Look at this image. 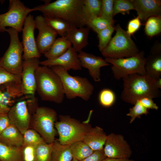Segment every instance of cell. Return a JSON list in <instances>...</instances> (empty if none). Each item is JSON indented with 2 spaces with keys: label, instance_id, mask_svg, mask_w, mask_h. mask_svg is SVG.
<instances>
[{
  "label": "cell",
  "instance_id": "6da1fadb",
  "mask_svg": "<svg viewBox=\"0 0 161 161\" xmlns=\"http://www.w3.org/2000/svg\"><path fill=\"white\" fill-rule=\"evenodd\" d=\"M83 7V0H57L32 9L44 16L60 18L79 28L85 26Z\"/></svg>",
  "mask_w": 161,
  "mask_h": 161
},
{
  "label": "cell",
  "instance_id": "7a4b0ae2",
  "mask_svg": "<svg viewBox=\"0 0 161 161\" xmlns=\"http://www.w3.org/2000/svg\"><path fill=\"white\" fill-rule=\"evenodd\" d=\"M123 89L120 97L126 103L134 105L144 97H160L161 92L156 85V80L147 75L133 74L122 78Z\"/></svg>",
  "mask_w": 161,
  "mask_h": 161
},
{
  "label": "cell",
  "instance_id": "3957f363",
  "mask_svg": "<svg viewBox=\"0 0 161 161\" xmlns=\"http://www.w3.org/2000/svg\"><path fill=\"white\" fill-rule=\"evenodd\" d=\"M35 76L36 91L42 100L58 104L63 102L65 95L61 81L51 68L39 66Z\"/></svg>",
  "mask_w": 161,
  "mask_h": 161
},
{
  "label": "cell",
  "instance_id": "277c9868",
  "mask_svg": "<svg viewBox=\"0 0 161 161\" xmlns=\"http://www.w3.org/2000/svg\"><path fill=\"white\" fill-rule=\"evenodd\" d=\"M60 78L65 95L70 100L80 97L88 101L94 89L93 85L86 78L70 75L64 67L55 66L50 67Z\"/></svg>",
  "mask_w": 161,
  "mask_h": 161
},
{
  "label": "cell",
  "instance_id": "5b68a950",
  "mask_svg": "<svg viewBox=\"0 0 161 161\" xmlns=\"http://www.w3.org/2000/svg\"><path fill=\"white\" fill-rule=\"evenodd\" d=\"M59 118L55 127L59 135L57 140L62 145H69L82 141L92 127L88 122H81L69 115H60Z\"/></svg>",
  "mask_w": 161,
  "mask_h": 161
},
{
  "label": "cell",
  "instance_id": "8992f818",
  "mask_svg": "<svg viewBox=\"0 0 161 161\" xmlns=\"http://www.w3.org/2000/svg\"><path fill=\"white\" fill-rule=\"evenodd\" d=\"M114 28L116 33L101 52L102 55L105 58L116 59L131 57L138 53L139 50L131 35L119 24Z\"/></svg>",
  "mask_w": 161,
  "mask_h": 161
},
{
  "label": "cell",
  "instance_id": "52a82bcc",
  "mask_svg": "<svg viewBox=\"0 0 161 161\" xmlns=\"http://www.w3.org/2000/svg\"><path fill=\"white\" fill-rule=\"evenodd\" d=\"M10 36V42L7 49L0 58V65L13 74L21 75L23 61V48L18 37V32L12 28L6 29Z\"/></svg>",
  "mask_w": 161,
  "mask_h": 161
},
{
  "label": "cell",
  "instance_id": "ba28073f",
  "mask_svg": "<svg viewBox=\"0 0 161 161\" xmlns=\"http://www.w3.org/2000/svg\"><path fill=\"white\" fill-rule=\"evenodd\" d=\"M57 114L54 109L45 106H37L32 116L33 129L38 132L47 143L55 141L56 131L55 124Z\"/></svg>",
  "mask_w": 161,
  "mask_h": 161
},
{
  "label": "cell",
  "instance_id": "9c48e42d",
  "mask_svg": "<svg viewBox=\"0 0 161 161\" xmlns=\"http://www.w3.org/2000/svg\"><path fill=\"white\" fill-rule=\"evenodd\" d=\"M105 60L112 65L111 70L114 77L117 80L133 74L146 75L145 69L146 58L143 51L128 58L116 59L105 58Z\"/></svg>",
  "mask_w": 161,
  "mask_h": 161
},
{
  "label": "cell",
  "instance_id": "30bf717a",
  "mask_svg": "<svg viewBox=\"0 0 161 161\" xmlns=\"http://www.w3.org/2000/svg\"><path fill=\"white\" fill-rule=\"evenodd\" d=\"M33 11L32 8L26 7L20 0H10L8 11L0 14V32H5L7 27L21 32L27 17Z\"/></svg>",
  "mask_w": 161,
  "mask_h": 161
},
{
  "label": "cell",
  "instance_id": "8fae6325",
  "mask_svg": "<svg viewBox=\"0 0 161 161\" xmlns=\"http://www.w3.org/2000/svg\"><path fill=\"white\" fill-rule=\"evenodd\" d=\"M24 95L10 108L7 114L10 123L23 135L29 129L31 117L29 103L32 97Z\"/></svg>",
  "mask_w": 161,
  "mask_h": 161
},
{
  "label": "cell",
  "instance_id": "7c38bea8",
  "mask_svg": "<svg viewBox=\"0 0 161 161\" xmlns=\"http://www.w3.org/2000/svg\"><path fill=\"white\" fill-rule=\"evenodd\" d=\"M24 95L21 80L10 81L0 85V114H7Z\"/></svg>",
  "mask_w": 161,
  "mask_h": 161
},
{
  "label": "cell",
  "instance_id": "4fadbf2b",
  "mask_svg": "<svg viewBox=\"0 0 161 161\" xmlns=\"http://www.w3.org/2000/svg\"><path fill=\"white\" fill-rule=\"evenodd\" d=\"M103 150L106 157L129 159L132 154L131 148L123 135L112 133L107 136Z\"/></svg>",
  "mask_w": 161,
  "mask_h": 161
},
{
  "label": "cell",
  "instance_id": "5bb4252c",
  "mask_svg": "<svg viewBox=\"0 0 161 161\" xmlns=\"http://www.w3.org/2000/svg\"><path fill=\"white\" fill-rule=\"evenodd\" d=\"M35 29L33 16L29 14L25 19L22 30V43L23 48L22 59L24 60L34 58H39L41 56L35 38Z\"/></svg>",
  "mask_w": 161,
  "mask_h": 161
},
{
  "label": "cell",
  "instance_id": "9a60e30c",
  "mask_svg": "<svg viewBox=\"0 0 161 161\" xmlns=\"http://www.w3.org/2000/svg\"><path fill=\"white\" fill-rule=\"evenodd\" d=\"M35 28L39 31L36 40L38 50L41 54H44L49 49L56 39V32L46 23L44 18L38 15L34 19Z\"/></svg>",
  "mask_w": 161,
  "mask_h": 161
},
{
  "label": "cell",
  "instance_id": "2e32d148",
  "mask_svg": "<svg viewBox=\"0 0 161 161\" xmlns=\"http://www.w3.org/2000/svg\"><path fill=\"white\" fill-rule=\"evenodd\" d=\"M40 62L39 58H37L23 61L21 82L25 95L35 96L36 91L35 73Z\"/></svg>",
  "mask_w": 161,
  "mask_h": 161
},
{
  "label": "cell",
  "instance_id": "e0dca14e",
  "mask_svg": "<svg viewBox=\"0 0 161 161\" xmlns=\"http://www.w3.org/2000/svg\"><path fill=\"white\" fill-rule=\"evenodd\" d=\"M40 64L50 68L59 66L64 67L68 71L70 69L81 70L82 69L78 53L72 46L60 56L53 59H47L40 61Z\"/></svg>",
  "mask_w": 161,
  "mask_h": 161
},
{
  "label": "cell",
  "instance_id": "ac0fdd59",
  "mask_svg": "<svg viewBox=\"0 0 161 161\" xmlns=\"http://www.w3.org/2000/svg\"><path fill=\"white\" fill-rule=\"evenodd\" d=\"M78 56L81 67L88 69L90 76L94 81H100V68L110 64L101 57L83 51L79 52Z\"/></svg>",
  "mask_w": 161,
  "mask_h": 161
},
{
  "label": "cell",
  "instance_id": "d6986e66",
  "mask_svg": "<svg viewBox=\"0 0 161 161\" xmlns=\"http://www.w3.org/2000/svg\"><path fill=\"white\" fill-rule=\"evenodd\" d=\"M140 20L146 21L153 16H161V1L131 0Z\"/></svg>",
  "mask_w": 161,
  "mask_h": 161
},
{
  "label": "cell",
  "instance_id": "ffe728a7",
  "mask_svg": "<svg viewBox=\"0 0 161 161\" xmlns=\"http://www.w3.org/2000/svg\"><path fill=\"white\" fill-rule=\"evenodd\" d=\"M89 32V27L78 28L70 24L65 37L70 41L75 50L79 53L88 44Z\"/></svg>",
  "mask_w": 161,
  "mask_h": 161
},
{
  "label": "cell",
  "instance_id": "44dd1931",
  "mask_svg": "<svg viewBox=\"0 0 161 161\" xmlns=\"http://www.w3.org/2000/svg\"><path fill=\"white\" fill-rule=\"evenodd\" d=\"M107 135L101 127H92L85 135L82 141L89 146L93 151L103 148Z\"/></svg>",
  "mask_w": 161,
  "mask_h": 161
},
{
  "label": "cell",
  "instance_id": "7402d4cb",
  "mask_svg": "<svg viewBox=\"0 0 161 161\" xmlns=\"http://www.w3.org/2000/svg\"><path fill=\"white\" fill-rule=\"evenodd\" d=\"M23 139V135L11 123L0 135V143L9 146L22 147Z\"/></svg>",
  "mask_w": 161,
  "mask_h": 161
},
{
  "label": "cell",
  "instance_id": "603a6c76",
  "mask_svg": "<svg viewBox=\"0 0 161 161\" xmlns=\"http://www.w3.org/2000/svg\"><path fill=\"white\" fill-rule=\"evenodd\" d=\"M145 69L146 75L155 79L161 76V53L150 54L146 58Z\"/></svg>",
  "mask_w": 161,
  "mask_h": 161
},
{
  "label": "cell",
  "instance_id": "cb8c5ba5",
  "mask_svg": "<svg viewBox=\"0 0 161 161\" xmlns=\"http://www.w3.org/2000/svg\"><path fill=\"white\" fill-rule=\"evenodd\" d=\"M70 41L66 37L56 39L49 50L44 55L47 59H53L60 56L72 46Z\"/></svg>",
  "mask_w": 161,
  "mask_h": 161
},
{
  "label": "cell",
  "instance_id": "d4e9b609",
  "mask_svg": "<svg viewBox=\"0 0 161 161\" xmlns=\"http://www.w3.org/2000/svg\"><path fill=\"white\" fill-rule=\"evenodd\" d=\"M0 161H24L22 147L9 146L0 143Z\"/></svg>",
  "mask_w": 161,
  "mask_h": 161
},
{
  "label": "cell",
  "instance_id": "484cf974",
  "mask_svg": "<svg viewBox=\"0 0 161 161\" xmlns=\"http://www.w3.org/2000/svg\"><path fill=\"white\" fill-rule=\"evenodd\" d=\"M72 159L69 145L61 144L55 140L50 161H72Z\"/></svg>",
  "mask_w": 161,
  "mask_h": 161
},
{
  "label": "cell",
  "instance_id": "4316f807",
  "mask_svg": "<svg viewBox=\"0 0 161 161\" xmlns=\"http://www.w3.org/2000/svg\"><path fill=\"white\" fill-rule=\"evenodd\" d=\"M69 147L73 159L78 161L84 159L94 151L82 141L74 143L69 145Z\"/></svg>",
  "mask_w": 161,
  "mask_h": 161
},
{
  "label": "cell",
  "instance_id": "83f0119b",
  "mask_svg": "<svg viewBox=\"0 0 161 161\" xmlns=\"http://www.w3.org/2000/svg\"><path fill=\"white\" fill-rule=\"evenodd\" d=\"M85 25L97 33L100 31L111 25H113L107 20L100 16L89 14L83 11Z\"/></svg>",
  "mask_w": 161,
  "mask_h": 161
},
{
  "label": "cell",
  "instance_id": "f1b7e54d",
  "mask_svg": "<svg viewBox=\"0 0 161 161\" xmlns=\"http://www.w3.org/2000/svg\"><path fill=\"white\" fill-rule=\"evenodd\" d=\"M47 24L61 37H65L70 25L68 22L60 18L44 16Z\"/></svg>",
  "mask_w": 161,
  "mask_h": 161
},
{
  "label": "cell",
  "instance_id": "f546056e",
  "mask_svg": "<svg viewBox=\"0 0 161 161\" xmlns=\"http://www.w3.org/2000/svg\"><path fill=\"white\" fill-rule=\"evenodd\" d=\"M145 32L148 36L152 37L159 34L161 32V16H153L146 21Z\"/></svg>",
  "mask_w": 161,
  "mask_h": 161
},
{
  "label": "cell",
  "instance_id": "4dcf8cb0",
  "mask_svg": "<svg viewBox=\"0 0 161 161\" xmlns=\"http://www.w3.org/2000/svg\"><path fill=\"white\" fill-rule=\"evenodd\" d=\"M22 147L27 146L37 147L46 143L40 134L34 129H28L23 134Z\"/></svg>",
  "mask_w": 161,
  "mask_h": 161
},
{
  "label": "cell",
  "instance_id": "1f68e13d",
  "mask_svg": "<svg viewBox=\"0 0 161 161\" xmlns=\"http://www.w3.org/2000/svg\"><path fill=\"white\" fill-rule=\"evenodd\" d=\"M54 142L45 143L37 146L35 161H50Z\"/></svg>",
  "mask_w": 161,
  "mask_h": 161
},
{
  "label": "cell",
  "instance_id": "d6a6232c",
  "mask_svg": "<svg viewBox=\"0 0 161 161\" xmlns=\"http://www.w3.org/2000/svg\"><path fill=\"white\" fill-rule=\"evenodd\" d=\"M115 28L111 25L100 31L97 33L99 39L98 46L100 51L101 52L108 45L112 39V35Z\"/></svg>",
  "mask_w": 161,
  "mask_h": 161
},
{
  "label": "cell",
  "instance_id": "836d02e7",
  "mask_svg": "<svg viewBox=\"0 0 161 161\" xmlns=\"http://www.w3.org/2000/svg\"><path fill=\"white\" fill-rule=\"evenodd\" d=\"M134 10V7L131 0H114L113 17L119 13L129 14L130 10Z\"/></svg>",
  "mask_w": 161,
  "mask_h": 161
},
{
  "label": "cell",
  "instance_id": "e575fe53",
  "mask_svg": "<svg viewBox=\"0 0 161 161\" xmlns=\"http://www.w3.org/2000/svg\"><path fill=\"white\" fill-rule=\"evenodd\" d=\"M83 11L89 14L100 16L102 1L100 0H83Z\"/></svg>",
  "mask_w": 161,
  "mask_h": 161
},
{
  "label": "cell",
  "instance_id": "d590c367",
  "mask_svg": "<svg viewBox=\"0 0 161 161\" xmlns=\"http://www.w3.org/2000/svg\"><path fill=\"white\" fill-rule=\"evenodd\" d=\"M100 17L107 20L113 25L115 22L113 18L114 0H102Z\"/></svg>",
  "mask_w": 161,
  "mask_h": 161
},
{
  "label": "cell",
  "instance_id": "8d00e7d4",
  "mask_svg": "<svg viewBox=\"0 0 161 161\" xmlns=\"http://www.w3.org/2000/svg\"><path fill=\"white\" fill-rule=\"evenodd\" d=\"M98 99L100 104L105 107H109L114 103L115 100V95L114 92L108 89H102L100 92Z\"/></svg>",
  "mask_w": 161,
  "mask_h": 161
},
{
  "label": "cell",
  "instance_id": "74e56055",
  "mask_svg": "<svg viewBox=\"0 0 161 161\" xmlns=\"http://www.w3.org/2000/svg\"><path fill=\"white\" fill-rule=\"evenodd\" d=\"M134 106L129 109V112L126 115L130 117V123H132L137 118H140L141 116L143 114L147 115L149 114L148 109L144 107L140 102L139 100H137Z\"/></svg>",
  "mask_w": 161,
  "mask_h": 161
},
{
  "label": "cell",
  "instance_id": "f35d334b",
  "mask_svg": "<svg viewBox=\"0 0 161 161\" xmlns=\"http://www.w3.org/2000/svg\"><path fill=\"white\" fill-rule=\"evenodd\" d=\"M21 80V75L11 74L0 65V85L12 81Z\"/></svg>",
  "mask_w": 161,
  "mask_h": 161
},
{
  "label": "cell",
  "instance_id": "ab89813d",
  "mask_svg": "<svg viewBox=\"0 0 161 161\" xmlns=\"http://www.w3.org/2000/svg\"><path fill=\"white\" fill-rule=\"evenodd\" d=\"M36 147L32 146L22 147L24 161H35Z\"/></svg>",
  "mask_w": 161,
  "mask_h": 161
},
{
  "label": "cell",
  "instance_id": "60d3db41",
  "mask_svg": "<svg viewBox=\"0 0 161 161\" xmlns=\"http://www.w3.org/2000/svg\"><path fill=\"white\" fill-rule=\"evenodd\" d=\"M141 25L140 20L137 16L129 22L126 32L129 35H131L137 31Z\"/></svg>",
  "mask_w": 161,
  "mask_h": 161
},
{
  "label": "cell",
  "instance_id": "b9f144b4",
  "mask_svg": "<svg viewBox=\"0 0 161 161\" xmlns=\"http://www.w3.org/2000/svg\"><path fill=\"white\" fill-rule=\"evenodd\" d=\"M106 158L103 149L94 151L91 155L80 161H101Z\"/></svg>",
  "mask_w": 161,
  "mask_h": 161
},
{
  "label": "cell",
  "instance_id": "7bdbcfd3",
  "mask_svg": "<svg viewBox=\"0 0 161 161\" xmlns=\"http://www.w3.org/2000/svg\"><path fill=\"white\" fill-rule=\"evenodd\" d=\"M140 103L147 109H151L157 110L158 106L154 103L153 99L149 97H144L139 100Z\"/></svg>",
  "mask_w": 161,
  "mask_h": 161
},
{
  "label": "cell",
  "instance_id": "ee69618b",
  "mask_svg": "<svg viewBox=\"0 0 161 161\" xmlns=\"http://www.w3.org/2000/svg\"><path fill=\"white\" fill-rule=\"evenodd\" d=\"M10 124L7 114H0V135Z\"/></svg>",
  "mask_w": 161,
  "mask_h": 161
},
{
  "label": "cell",
  "instance_id": "f6af8a7d",
  "mask_svg": "<svg viewBox=\"0 0 161 161\" xmlns=\"http://www.w3.org/2000/svg\"><path fill=\"white\" fill-rule=\"evenodd\" d=\"M161 53V44L158 41H156L151 48V54H155Z\"/></svg>",
  "mask_w": 161,
  "mask_h": 161
},
{
  "label": "cell",
  "instance_id": "bcb514c9",
  "mask_svg": "<svg viewBox=\"0 0 161 161\" xmlns=\"http://www.w3.org/2000/svg\"><path fill=\"white\" fill-rule=\"evenodd\" d=\"M101 161H134L129 159H120L106 157Z\"/></svg>",
  "mask_w": 161,
  "mask_h": 161
},
{
  "label": "cell",
  "instance_id": "7dc6e473",
  "mask_svg": "<svg viewBox=\"0 0 161 161\" xmlns=\"http://www.w3.org/2000/svg\"><path fill=\"white\" fill-rule=\"evenodd\" d=\"M156 85L159 89H161V78H160L156 80Z\"/></svg>",
  "mask_w": 161,
  "mask_h": 161
},
{
  "label": "cell",
  "instance_id": "c3c4849f",
  "mask_svg": "<svg viewBox=\"0 0 161 161\" xmlns=\"http://www.w3.org/2000/svg\"><path fill=\"white\" fill-rule=\"evenodd\" d=\"M72 161H78L77 160H76L75 159H73Z\"/></svg>",
  "mask_w": 161,
  "mask_h": 161
}]
</instances>
